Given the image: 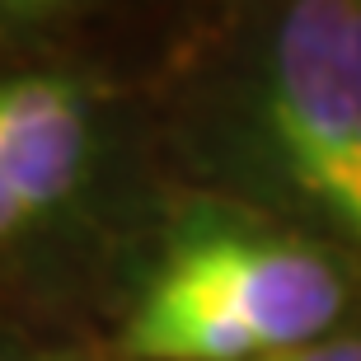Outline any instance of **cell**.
<instances>
[{"label":"cell","instance_id":"1","mask_svg":"<svg viewBox=\"0 0 361 361\" xmlns=\"http://www.w3.org/2000/svg\"><path fill=\"white\" fill-rule=\"evenodd\" d=\"M348 277L319 240L235 207H188L136 281L127 361H272L338 334Z\"/></svg>","mask_w":361,"mask_h":361},{"label":"cell","instance_id":"2","mask_svg":"<svg viewBox=\"0 0 361 361\" xmlns=\"http://www.w3.org/2000/svg\"><path fill=\"white\" fill-rule=\"evenodd\" d=\"M99 155V104L80 75H0V254L38 240L85 197Z\"/></svg>","mask_w":361,"mask_h":361},{"label":"cell","instance_id":"3","mask_svg":"<svg viewBox=\"0 0 361 361\" xmlns=\"http://www.w3.org/2000/svg\"><path fill=\"white\" fill-rule=\"evenodd\" d=\"M272 361H361V338L357 334H329L310 348H295L286 357H272Z\"/></svg>","mask_w":361,"mask_h":361},{"label":"cell","instance_id":"4","mask_svg":"<svg viewBox=\"0 0 361 361\" xmlns=\"http://www.w3.org/2000/svg\"><path fill=\"white\" fill-rule=\"evenodd\" d=\"M52 5H61V0H0V14H38Z\"/></svg>","mask_w":361,"mask_h":361}]
</instances>
